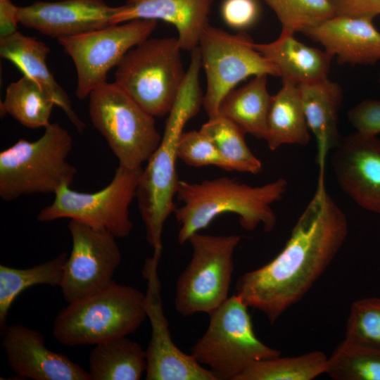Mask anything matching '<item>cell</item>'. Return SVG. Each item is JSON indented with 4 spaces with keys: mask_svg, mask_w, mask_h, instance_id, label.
<instances>
[{
    "mask_svg": "<svg viewBox=\"0 0 380 380\" xmlns=\"http://www.w3.org/2000/svg\"><path fill=\"white\" fill-rule=\"evenodd\" d=\"M324 173L319 171L316 191L280 253L237 279L236 294L271 324L305 296L348 236L347 217L327 191Z\"/></svg>",
    "mask_w": 380,
    "mask_h": 380,
    "instance_id": "1",
    "label": "cell"
},
{
    "mask_svg": "<svg viewBox=\"0 0 380 380\" xmlns=\"http://www.w3.org/2000/svg\"><path fill=\"white\" fill-rule=\"evenodd\" d=\"M200 56L193 54L186 77L175 103L167 114L160 144L147 160L140 175L136 199L146 229L148 243L154 250H162V234L165 222L176 205L179 179L176 171L177 145L186 122L203 105L199 72Z\"/></svg>",
    "mask_w": 380,
    "mask_h": 380,
    "instance_id": "2",
    "label": "cell"
},
{
    "mask_svg": "<svg viewBox=\"0 0 380 380\" xmlns=\"http://www.w3.org/2000/svg\"><path fill=\"white\" fill-rule=\"evenodd\" d=\"M287 186L284 178L258 186L228 177L200 182L179 179L176 196L183 204L174 211L179 224L178 242L186 243L192 234L224 213L237 215L240 225L246 231L262 225L265 232H271L277 223L272 205L282 199Z\"/></svg>",
    "mask_w": 380,
    "mask_h": 380,
    "instance_id": "3",
    "label": "cell"
},
{
    "mask_svg": "<svg viewBox=\"0 0 380 380\" xmlns=\"http://www.w3.org/2000/svg\"><path fill=\"white\" fill-rule=\"evenodd\" d=\"M146 317L145 295L113 281L94 294L68 303L56 317L52 332L65 346H95L134 333Z\"/></svg>",
    "mask_w": 380,
    "mask_h": 380,
    "instance_id": "4",
    "label": "cell"
},
{
    "mask_svg": "<svg viewBox=\"0 0 380 380\" xmlns=\"http://www.w3.org/2000/svg\"><path fill=\"white\" fill-rule=\"evenodd\" d=\"M44 134L34 141L20 139L0 153V197L11 201L23 195L56 194L70 186L77 168L67 157L72 139L57 122L44 128Z\"/></svg>",
    "mask_w": 380,
    "mask_h": 380,
    "instance_id": "5",
    "label": "cell"
},
{
    "mask_svg": "<svg viewBox=\"0 0 380 380\" xmlns=\"http://www.w3.org/2000/svg\"><path fill=\"white\" fill-rule=\"evenodd\" d=\"M177 37L148 38L116 67L114 82L153 117L171 110L184 82Z\"/></svg>",
    "mask_w": 380,
    "mask_h": 380,
    "instance_id": "6",
    "label": "cell"
},
{
    "mask_svg": "<svg viewBox=\"0 0 380 380\" xmlns=\"http://www.w3.org/2000/svg\"><path fill=\"white\" fill-rule=\"evenodd\" d=\"M248 308L236 293L229 297L209 314L206 331L191 348L218 380H237L253 363L280 355L256 336Z\"/></svg>",
    "mask_w": 380,
    "mask_h": 380,
    "instance_id": "7",
    "label": "cell"
},
{
    "mask_svg": "<svg viewBox=\"0 0 380 380\" xmlns=\"http://www.w3.org/2000/svg\"><path fill=\"white\" fill-rule=\"evenodd\" d=\"M89 98L92 125L105 138L119 165L142 167L161 141L155 117L114 82L101 84Z\"/></svg>",
    "mask_w": 380,
    "mask_h": 380,
    "instance_id": "8",
    "label": "cell"
},
{
    "mask_svg": "<svg viewBox=\"0 0 380 380\" xmlns=\"http://www.w3.org/2000/svg\"><path fill=\"white\" fill-rule=\"evenodd\" d=\"M240 241L241 236L234 234L196 232L189 237L192 257L176 285L175 305L181 315H209L229 298L233 255Z\"/></svg>",
    "mask_w": 380,
    "mask_h": 380,
    "instance_id": "9",
    "label": "cell"
},
{
    "mask_svg": "<svg viewBox=\"0 0 380 380\" xmlns=\"http://www.w3.org/2000/svg\"><path fill=\"white\" fill-rule=\"evenodd\" d=\"M142 170L119 165L111 182L94 193L79 192L64 186L54 194L52 203L39 211L37 219L47 222L69 218L106 229L116 238L127 237L133 229L129 208L136 198Z\"/></svg>",
    "mask_w": 380,
    "mask_h": 380,
    "instance_id": "10",
    "label": "cell"
},
{
    "mask_svg": "<svg viewBox=\"0 0 380 380\" xmlns=\"http://www.w3.org/2000/svg\"><path fill=\"white\" fill-rule=\"evenodd\" d=\"M246 33L231 34L208 24L198 45L207 80L203 108L208 118L219 115L224 97L251 76L278 77L274 65L254 46Z\"/></svg>",
    "mask_w": 380,
    "mask_h": 380,
    "instance_id": "11",
    "label": "cell"
},
{
    "mask_svg": "<svg viewBox=\"0 0 380 380\" xmlns=\"http://www.w3.org/2000/svg\"><path fill=\"white\" fill-rule=\"evenodd\" d=\"M156 26V20L135 19L58 39L74 63L77 98L86 99L106 83L108 71L117 67L130 49L149 38Z\"/></svg>",
    "mask_w": 380,
    "mask_h": 380,
    "instance_id": "12",
    "label": "cell"
},
{
    "mask_svg": "<svg viewBox=\"0 0 380 380\" xmlns=\"http://www.w3.org/2000/svg\"><path fill=\"white\" fill-rule=\"evenodd\" d=\"M72 246L63 270L61 291L71 303L94 294L113 281L122 260L116 237L106 229L70 220Z\"/></svg>",
    "mask_w": 380,
    "mask_h": 380,
    "instance_id": "13",
    "label": "cell"
},
{
    "mask_svg": "<svg viewBox=\"0 0 380 380\" xmlns=\"http://www.w3.org/2000/svg\"><path fill=\"white\" fill-rule=\"evenodd\" d=\"M161 256L154 252L146 260L143 277L148 281L145 308L151 325V339L146 350L147 380H218L214 373L173 342L160 297L157 269Z\"/></svg>",
    "mask_w": 380,
    "mask_h": 380,
    "instance_id": "14",
    "label": "cell"
},
{
    "mask_svg": "<svg viewBox=\"0 0 380 380\" xmlns=\"http://www.w3.org/2000/svg\"><path fill=\"white\" fill-rule=\"evenodd\" d=\"M331 164L342 191L362 208L380 214V139L357 132L341 137Z\"/></svg>",
    "mask_w": 380,
    "mask_h": 380,
    "instance_id": "15",
    "label": "cell"
},
{
    "mask_svg": "<svg viewBox=\"0 0 380 380\" xmlns=\"http://www.w3.org/2000/svg\"><path fill=\"white\" fill-rule=\"evenodd\" d=\"M1 334L9 366L20 379L91 380L88 372L65 355L47 348L39 331L14 324Z\"/></svg>",
    "mask_w": 380,
    "mask_h": 380,
    "instance_id": "16",
    "label": "cell"
},
{
    "mask_svg": "<svg viewBox=\"0 0 380 380\" xmlns=\"http://www.w3.org/2000/svg\"><path fill=\"white\" fill-rule=\"evenodd\" d=\"M119 6L103 0L36 1L18 7V20L24 26L52 38L71 37L111 25Z\"/></svg>",
    "mask_w": 380,
    "mask_h": 380,
    "instance_id": "17",
    "label": "cell"
},
{
    "mask_svg": "<svg viewBox=\"0 0 380 380\" xmlns=\"http://www.w3.org/2000/svg\"><path fill=\"white\" fill-rule=\"evenodd\" d=\"M372 20L334 15L302 33L341 64L373 65L380 61V32Z\"/></svg>",
    "mask_w": 380,
    "mask_h": 380,
    "instance_id": "18",
    "label": "cell"
},
{
    "mask_svg": "<svg viewBox=\"0 0 380 380\" xmlns=\"http://www.w3.org/2000/svg\"><path fill=\"white\" fill-rule=\"evenodd\" d=\"M212 4L213 0H127L111 25L135 19L161 20L175 27L182 50L191 51L209 24Z\"/></svg>",
    "mask_w": 380,
    "mask_h": 380,
    "instance_id": "19",
    "label": "cell"
},
{
    "mask_svg": "<svg viewBox=\"0 0 380 380\" xmlns=\"http://www.w3.org/2000/svg\"><path fill=\"white\" fill-rule=\"evenodd\" d=\"M294 34L281 29L274 41L255 43V49L274 65L282 82L300 85L327 78L334 57L302 43Z\"/></svg>",
    "mask_w": 380,
    "mask_h": 380,
    "instance_id": "20",
    "label": "cell"
},
{
    "mask_svg": "<svg viewBox=\"0 0 380 380\" xmlns=\"http://www.w3.org/2000/svg\"><path fill=\"white\" fill-rule=\"evenodd\" d=\"M49 47L43 42L17 31L0 38V55L11 61L25 76L49 94L80 133L84 123L74 111L65 91L55 80L46 65Z\"/></svg>",
    "mask_w": 380,
    "mask_h": 380,
    "instance_id": "21",
    "label": "cell"
},
{
    "mask_svg": "<svg viewBox=\"0 0 380 380\" xmlns=\"http://www.w3.org/2000/svg\"><path fill=\"white\" fill-rule=\"evenodd\" d=\"M298 87L309 129L317 141V163L319 170H324L329 152L341 138L338 118L343 101L342 88L327 77Z\"/></svg>",
    "mask_w": 380,
    "mask_h": 380,
    "instance_id": "22",
    "label": "cell"
},
{
    "mask_svg": "<svg viewBox=\"0 0 380 380\" xmlns=\"http://www.w3.org/2000/svg\"><path fill=\"white\" fill-rule=\"evenodd\" d=\"M264 140L272 151L284 144L309 143L310 129L298 85L282 82L281 88L272 96Z\"/></svg>",
    "mask_w": 380,
    "mask_h": 380,
    "instance_id": "23",
    "label": "cell"
},
{
    "mask_svg": "<svg viewBox=\"0 0 380 380\" xmlns=\"http://www.w3.org/2000/svg\"><path fill=\"white\" fill-rule=\"evenodd\" d=\"M267 76L256 75L243 87L229 91L220 104L218 115L232 121L245 134L262 139L272 96L267 87Z\"/></svg>",
    "mask_w": 380,
    "mask_h": 380,
    "instance_id": "24",
    "label": "cell"
},
{
    "mask_svg": "<svg viewBox=\"0 0 380 380\" xmlns=\"http://www.w3.org/2000/svg\"><path fill=\"white\" fill-rule=\"evenodd\" d=\"M91 380H139L146 370V350L122 336L97 345L89 355Z\"/></svg>",
    "mask_w": 380,
    "mask_h": 380,
    "instance_id": "25",
    "label": "cell"
},
{
    "mask_svg": "<svg viewBox=\"0 0 380 380\" xmlns=\"http://www.w3.org/2000/svg\"><path fill=\"white\" fill-rule=\"evenodd\" d=\"M68 253L27 269L0 265V330L6 327L10 308L24 290L38 284L61 286Z\"/></svg>",
    "mask_w": 380,
    "mask_h": 380,
    "instance_id": "26",
    "label": "cell"
},
{
    "mask_svg": "<svg viewBox=\"0 0 380 380\" xmlns=\"http://www.w3.org/2000/svg\"><path fill=\"white\" fill-rule=\"evenodd\" d=\"M52 97L31 79L23 76L8 85L1 102V113L8 114L23 126L37 129L46 127L53 106Z\"/></svg>",
    "mask_w": 380,
    "mask_h": 380,
    "instance_id": "27",
    "label": "cell"
},
{
    "mask_svg": "<svg viewBox=\"0 0 380 380\" xmlns=\"http://www.w3.org/2000/svg\"><path fill=\"white\" fill-rule=\"evenodd\" d=\"M327 361L319 350L295 357L279 355L253 363L237 380H311L326 373Z\"/></svg>",
    "mask_w": 380,
    "mask_h": 380,
    "instance_id": "28",
    "label": "cell"
},
{
    "mask_svg": "<svg viewBox=\"0 0 380 380\" xmlns=\"http://www.w3.org/2000/svg\"><path fill=\"white\" fill-rule=\"evenodd\" d=\"M200 130L213 141L232 170L253 175L260 172L262 162L247 146L246 134L232 121L217 115L208 118Z\"/></svg>",
    "mask_w": 380,
    "mask_h": 380,
    "instance_id": "29",
    "label": "cell"
},
{
    "mask_svg": "<svg viewBox=\"0 0 380 380\" xmlns=\"http://www.w3.org/2000/svg\"><path fill=\"white\" fill-rule=\"evenodd\" d=\"M326 373L334 380H380V348L345 338L328 358Z\"/></svg>",
    "mask_w": 380,
    "mask_h": 380,
    "instance_id": "30",
    "label": "cell"
},
{
    "mask_svg": "<svg viewBox=\"0 0 380 380\" xmlns=\"http://www.w3.org/2000/svg\"><path fill=\"white\" fill-rule=\"evenodd\" d=\"M274 12L281 29L303 32L334 16L329 0H263Z\"/></svg>",
    "mask_w": 380,
    "mask_h": 380,
    "instance_id": "31",
    "label": "cell"
},
{
    "mask_svg": "<svg viewBox=\"0 0 380 380\" xmlns=\"http://www.w3.org/2000/svg\"><path fill=\"white\" fill-rule=\"evenodd\" d=\"M345 338L380 348V298H362L352 305Z\"/></svg>",
    "mask_w": 380,
    "mask_h": 380,
    "instance_id": "32",
    "label": "cell"
},
{
    "mask_svg": "<svg viewBox=\"0 0 380 380\" xmlns=\"http://www.w3.org/2000/svg\"><path fill=\"white\" fill-rule=\"evenodd\" d=\"M177 157L192 167L214 165L227 171L232 170L213 141L201 130L182 133L177 145Z\"/></svg>",
    "mask_w": 380,
    "mask_h": 380,
    "instance_id": "33",
    "label": "cell"
},
{
    "mask_svg": "<svg viewBox=\"0 0 380 380\" xmlns=\"http://www.w3.org/2000/svg\"><path fill=\"white\" fill-rule=\"evenodd\" d=\"M356 132L369 137L380 134V100L365 99L347 113Z\"/></svg>",
    "mask_w": 380,
    "mask_h": 380,
    "instance_id": "34",
    "label": "cell"
},
{
    "mask_svg": "<svg viewBox=\"0 0 380 380\" xmlns=\"http://www.w3.org/2000/svg\"><path fill=\"white\" fill-rule=\"evenodd\" d=\"M221 13L224 21L229 27L244 30L257 20L259 7L255 0H224Z\"/></svg>",
    "mask_w": 380,
    "mask_h": 380,
    "instance_id": "35",
    "label": "cell"
},
{
    "mask_svg": "<svg viewBox=\"0 0 380 380\" xmlns=\"http://www.w3.org/2000/svg\"><path fill=\"white\" fill-rule=\"evenodd\" d=\"M335 15L374 19L380 15V0H329Z\"/></svg>",
    "mask_w": 380,
    "mask_h": 380,
    "instance_id": "36",
    "label": "cell"
},
{
    "mask_svg": "<svg viewBox=\"0 0 380 380\" xmlns=\"http://www.w3.org/2000/svg\"><path fill=\"white\" fill-rule=\"evenodd\" d=\"M18 9L11 0H0V38L18 31Z\"/></svg>",
    "mask_w": 380,
    "mask_h": 380,
    "instance_id": "37",
    "label": "cell"
},
{
    "mask_svg": "<svg viewBox=\"0 0 380 380\" xmlns=\"http://www.w3.org/2000/svg\"><path fill=\"white\" fill-rule=\"evenodd\" d=\"M379 84H380V78H379Z\"/></svg>",
    "mask_w": 380,
    "mask_h": 380,
    "instance_id": "38",
    "label": "cell"
}]
</instances>
